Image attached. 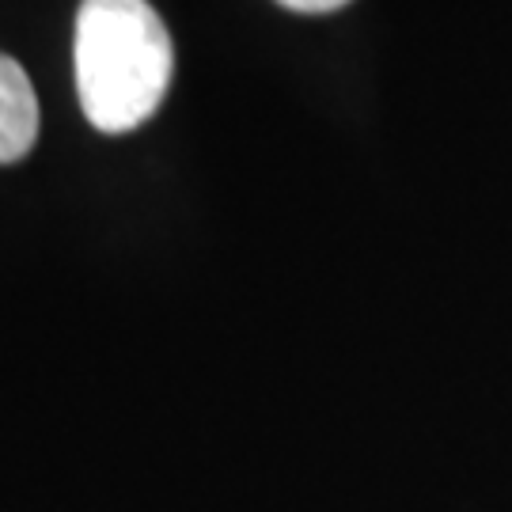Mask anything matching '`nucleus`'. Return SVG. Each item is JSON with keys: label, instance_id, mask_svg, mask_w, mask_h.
<instances>
[{"label": "nucleus", "instance_id": "nucleus-1", "mask_svg": "<svg viewBox=\"0 0 512 512\" xmlns=\"http://www.w3.org/2000/svg\"><path fill=\"white\" fill-rule=\"evenodd\" d=\"M73 61L80 110L99 133L145 126L175 76V46L148 0H80Z\"/></svg>", "mask_w": 512, "mask_h": 512}, {"label": "nucleus", "instance_id": "nucleus-2", "mask_svg": "<svg viewBox=\"0 0 512 512\" xmlns=\"http://www.w3.org/2000/svg\"><path fill=\"white\" fill-rule=\"evenodd\" d=\"M38 141V95L19 61L0 54V164H19Z\"/></svg>", "mask_w": 512, "mask_h": 512}, {"label": "nucleus", "instance_id": "nucleus-3", "mask_svg": "<svg viewBox=\"0 0 512 512\" xmlns=\"http://www.w3.org/2000/svg\"><path fill=\"white\" fill-rule=\"evenodd\" d=\"M277 4L289 8V12H300V16H327V12L346 8L349 0H277Z\"/></svg>", "mask_w": 512, "mask_h": 512}]
</instances>
